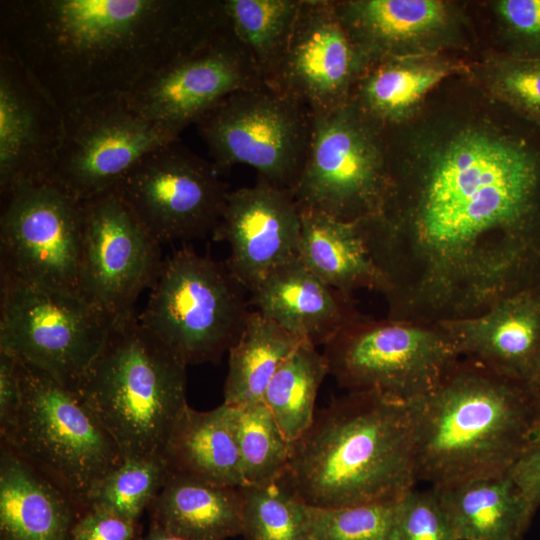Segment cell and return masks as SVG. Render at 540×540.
Wrapping results in <instances>:
<instances>
[{"label": "cell", "instance_id": "obj_35", "mask_svg": "<svg viewBox=\"0 0 540 540\" xmlns=\"http://www.w3.org/2000/svg\"><path fill=\"white\" fill-rule=\"evenodd\" d=\"M396 502L331 508L309 505L313 540H390Z\"/></svg>", "mask_w": 540, "mask_h": 540}, {"label": "cell", "instance_id": "obj_39", "mask_svg": "<svg viewBox=\"0 0 540 540\" xmlns=\"http://www.w3.org/2000/svg\"><path fill=\"white\" fill-rule=\"evenodd\" d=\"M69 540H143L138 522L111 512L85 508L77 519Z\"/></svg>", "mask_w": 540, "mask_h": 540}, {"label": "cell", "instance_id": "obj_36", "mask_svg": "<svg viewBox=\"0 0 540 540\" xmlns=\"http://www.w3.org/2000/svg\"><path fill=\"white\" fill-rule=\"evenodd\" d=\"M390 540H457L433 488L397 500Z\"/></svg>", "mask_w": 540, "mask_h": 540}, {"label": "cell", "instance_id": "obj_17", "mask_svg": "<svg viewBox=\"0 0 540 540\" xmlns=\"http://www.w3.org/2000/svg\"><path fill=\"white\" fill-rule=\"evenodd\" d=\"M265 82L231 28L123 96L138 115L176 134L228 95Z\"/></svg>", "mask_w": 540, "mask_h": 540}, {"label": "cell", "instance_id": "obj_40", "mask_svg": "<svg viewBox=\"0 0 540 540\" xmlns=\"http://www.w3.org/2000/svg\"><path fill=\"white\" fill-rule=\"evenodd\" d=\"M22 381L19 361L0 351V438L13 431L22 406Z\"/></svg>", "mask_w": 540, "mask_h": 540}, {"label": "cell", "instance_id": "obj_28", "mask_svg": "<svg viewBox=\"0 0 540 540\" xmlns=\"http://www.w3.org/2000/svg\"><path fill=\"white\" fill-rule=\"evenodd\" d=\"M453 66L433 60L391 56L369 64L352 93L353 102L385 129L397 126Z\"/></svg>", "mask_w": 540, "mask_h": 540}, {"label": "cell", "instance_id": "obj_16", "mask_svg": "<svg viewBox=\"0 0 540 540\" xmlns=\"http://www.w3.org/2000/svg\"><path fill=\"white\" fill-rule=\"evenodd\" d=\"M369 64L341 20L336 1L301 0L287 48L266 83L312 115L324 114L350 102Z\"/></svg>", "mask_w": 540, "mask_h": 540}, {"label": "cell", "instance_id": "obj_1", "mask_svg": "<svg viewBox=\"0 0 540 540\" xmlns=\"http://www.w3.org/2000/svg\"><path fill=\"white\" fill-rule=\"evenodd\" d=\"M381 211L357 221L387 317L479 315L540 286V129L466 127L416 163L389 156Z\"/></svg>", "mask_w": 540, "mask_h": 540}, {"label": "cell", "instance_id": "obj_41", "mask_svg": "<svg viewBox=\"0 0 540 540\" xmlns=\"http://www.w3.org/2000/svg\"><path fill=\"white\" fill-rule=\"evenodd\" d=\"M509 474L528 503L540 506V431L515 461Z\"/></svg>", "mask_w": 540, "mask_h": 540}, {"label": "cell", "instance_id": "obj_3", "mask_svg": "<svg viewBox=\"0 0 540 540\" xmlns=\"http://www.w3.org/2000/svg\"><path fill=\"white\" fill-rule=\"evenodd\" d=\"M279 481L315 507L397 501L417 483L411 405L373 391L333 399L291 442Z\"/></svg>", "mask_w": 540, "mask_h": 540}, {"label": "cell", "instance_id": "obj_5", "mask_svg": "<svg viewBox=\"0 0 540 540\" xmlns=\"http://www.w3.org/2000/svg\"><path fill=\"white\" fill-rule=\"evenodd\" d=\"M187 365L135 313L114 319L75 392L124 460L162 455L186 399Z\"/></svg>", "mask_w": 540, "mask_h": 540}, {"label": "cell", "instance_id": "obj_6", "mask_svg": "<svg viewBox=\"0 0 540 540\" xmlns=\"http://www.w3.org/2000/svg\"><path fill=\"white\" fill-rule=\"evenodd\" d=\"M245 291L225 262L183 245L163 260L138 319L187 366L216 363L245 327Z\"/></svg>", "mask_w": 540, "mask_h": 540}, {"label": "cell", "instance_id": "obj_11", "mask_svg": "<svg viewBox=\"0 0 540 540\" xmlns=\"http://www.w3.org/2000/svg\"><path fill=\"white\" fill-rule=\"evenodd\" d=\"M195 125L219 170L245 164L291 192L306 160L313 115L263 82L228 95Z\"/></svg>", "mask_w": 540, "mask_h": 540}, {"label": "cell", "instance_id": "obj_12", "mask_svg": "<svg viewBox=\"0 0 540 540\" xmlns=\"http://www.w3.org/2000/svg\"><path fill=\"white\" fill-rule=\"evenodd\" d=\"M220 170L179 140L140 158L114 188L160 243L212 235L229 193Z\"/></svg>", "mask_w": 540, "mask_h": 540}, {"label": "cell", "instance_id": "obj_29", "mask_svg": "<svg viewBox=\"0 0 540 540\" xmlns=\"http://www.w3.org/2000/svg\"><path fill=\"white\" fill-rule=\"evenodd\" d=\"M300 342L278 324L251 310L240 337L228 351L223 403L243 408L263 402L276 371Z\"/></svg>", "mask_w": 540, "mask_h": 540}, {"label": "cell", "instance_id": "obj_13", "mask_svg": "<svg viewBox=\"0 0 540 540\" xmlns=\"http://www.w3.org/2000/svg\"><path fill=\"white\" fill-rule=\"evenodd\" d=\"M1 196V276L79 294L83 203L50 181Z\"/></svg>", "mask_w": 540, "mask_h": 540}, {"label": "cell", "instance_id": "obj_27", "mask_svg": "<svg viewBox=\"0 0 540 540\" xmlns=\"http://www.w3.org/2000/svg\"><path fill=\"white\" fill-rule=\"evenodd\" d=\"M336 5L370 63L405 55L413 41L437 32L448 19L446 5L435 0H349Z\"/></svg>", "mask_w": 540, "mask_h": 540}, {"label": "cell", "instance_id": "obj_42", "mask_svg": "<svg viewBox=\"0 0 540 540\" xmlns=\"http://www.w3.org/2000/svg\"><path fill=\"white\" fill-rule=\"evenodd\" d=\"M143 540H185L178 536H175L155 523L150 524L147 534L143 537Z\"/></svg>", "mask_w": 540, "mask_h": 540}, {"label": "cell", "instance_id": "obj_9", "mask_svg": "<svg viewBox=\"0 0 540 540\" xmlns=\"http://www.w3.org/2000/svg\"><path fill=\"white\" fill-rule=\"evenodd\" d=\"M390 183L386 129L353 102L313 115L292 196L300 209L354 222L378 214Z\"/></svg>", "mask_w": 540, "mask_h": 540}, {"label": "cell", "instance_id": "obj_20", "mask_svg": "<svg viewBox=\"0 0 540 540\" xmlns=\"http://www.w3.org/2000/svg\"><path fill=\"white\" fill-rule=\"evenodd\" d=\"M440 323L461 357L538 388L540 286L507 296L479 315Z\"/></svg>", "mask_w": 540, "mask_h": 540}, {"label": "cell", "instance_id": "obj_34", "mask_svg": "<svg viewBox=\"0 0 540 540\" xmlns=\"http://www.w3.org/2000/svg\"><path fill=\"white\" fill-rule=\"evenodd\" d=\"M238 409V444L244 485L279 481L288 467L291 442L263 402Z\"/></svg>", "mask_w": 540, "mask_h": 540}, {"label": "cell", "instance_id": "obj_8", "mask_svg": "<svg viewBox=\"0 0 540 540\" xmlns=\"http://www.w3.org/2000/svg\"><path fill=\"white\" fill-rule=\"evenodd\" d=\"M329 375L348 392H379L413 404L461 358L440 322L363 315L324 346Z\"/></svg>", "mask_w": 540, "mask_h": 540}, {"label": "cell", "instance_id": "obj_21", "mask_svg": "<svg viewBox=\"0 0 540 540\" xmlns=\"http://www.w3.org/2000/svg\"><path fill=\"white\" fill-rule=\"evenodd\" d=\"M249 294L253 310L315 346L364 315L353 296L327 285L299 257L275 268Z\"/></svg>", "mask_w": 540, "mask_h": 540}, {"label": "cell", "instance_id": "obj_30", "mask_svg": "<svg viewBox=\"0 0 540 540\" xmlns=\"http://www.w3.org/2000/svg\"><path fill=\"white\" fill-rule=\"evenodd\" d=\"M327 375L329 368L323 352L302 341L270 381L263 403L289 442L296 441L311 426L316 397Z\"/></svg>", "mask_w": 540, "mask_h": 540}, {"label": "cell", "instance_id": "obj_43", "mask_svg": "<svg viewBox=\"0 0 540 540\" xmlns=\"http://www.w3.org/2000/svg\"><path fill=\"white\" fill-rule=\"evenodd\" d=\"M538 390H539V392H540V382H539V385H538Z\"/></svg>", "mask_w": 540, "mask_h": 540}, {"label": "cell", "instance_id": "obj_38", "mask_svg": "<svg viewBox=\"0 0 540 540\" xmlns=\"http://www.w3.org/2000/svg\"><path fill=\"white\" fill-rule=\"evenodd\" d=\"M496 12L519 58L540 59V0H501Z\"/></svg>", "mask_w": 540, "mask_h": 540}, {"label": "cell", "instance_id": "obj_22", "mask_svg": "<svg viewBox=\"0 0 540 540\" xmlns=\"http://www.w3.org/2000/svg\"><path fill=\"white\" fill-rule=\"evenodd\" d=\"M85 508L5 443H0V540H69Z\"/></svg>", "mask_w": 540, "mask_h": 540}, {"label": "cell", "instance_id": "obj_26", "mask_svg": "<svg viewBox=\"0 0 540 540\" xmlns=\"http://www.w3.org/2000/svg\"><path fill=\"white\" fill-rule=\"evenodd\" d=\"M300 212L299 258L317 277L349 296L357 290L383 292V278L357 221H343L312 210Z\"/></svg>", "mask_w": 540, "mask_h": 540}, {"label": "cell", "instance_id": "obj_31", "mask_svg": "<svg viewBox=\"0 0 540 540\" xmlns=\"http://www.w3.org/2000/svg\"><path fill=\"white\" fill-rule=\"evenodd\" d=\"M229 26L267 82L287 48L301 0H223Z\"/></svg>", "mask_w": 540, "mask_h": 540}, {"label": "cell", "instance_id": "obj_14", "mask_svg": "<svg viewBox=\"0 0 540 540\" xmlns=\"http://www.w3.org/2000/svg\"><path fill=\"white\" fill-rule=\"evenodd\" d=\"M63 112V141L49 181L80 202L113 191L145 154L179 140L134 112L123 96L81 101Z\"/></svg>", "mask_w": 540, "mask_h": 540}, {"label": "cell", "instance_id": "obj_32", "mask_svg": "<svg viewBox=\"0 0 540 540\" xmlns=\"http://www.w3.org/2000/svg\"><path fill=\"white\" fill-rule=\"evenodd\" d=\"M245 540H313L309 505L281 481L240 487Z\"/></svg>", "mask_w": 540, "mask_h": 540}, {"label": "cell", "instance_id": "obj_24", "mask_svg": "<svg viewBox=\"0 0 540 540\" xmlns=\"http://www.w3.org/2000/svg\"><path fill=\"white\" fill-rule=\"evenodd\" d=\"M433 489L457 540H522L536 512L509 472Z\"/></svg>", "mask_w": 540, "mask_h": 540}, {"label": "cell", "instance_id": "obj_25", "mask_svg": "<svg viewBox=\"0 0 540 540\" xmlns=\"http://www.w3.org/2000/svg\"><path fill=\"white\" fill-rule=\"evenodd\" d=\"M148 510L152 523L185 540H227L242 535L240 487L169 473Z\"/></svg>", "mask_w": 540, "mask_h": 540}, {"label": "cell", "instance_id": "obj_33", "mask_svg": "<svg viewBox=\"0 0 540 540\" xmlns=\"http://www.w3.org/2000/svg\"><path fill=\"white\" fill-rule=\"evenodd\" d=\"M168 476L162 455L125 459L91 488L84 508L105 510L139 523Z\"/></svg>", "mask_w": 540, "mask_h": 540}, {"label": "cell", "instance_id": "obj_7", "mask_svg": "<svg viewBox=\"0 0 540 540\" xmlns=\"http://www.w3.org/2000/svg\"><path fill=\"white\" fill-rule=\"evenodd\" d=\"M19 361V360H18ZM22 406L5 443L84 507L91 488L124 458L78 394L19 361Z\"/></svg>", "mask_w": 540, "mask_h": 540}, {"label": "cell", "instance_id": "obj_37", "mask_svg": "<svg viewBox=\"0 0 540 540\" xmlns=\"http://www.w3.org/2000/svg\"><path fill=\"white\" fill-rule=\"evenodd\" d=\"M496 93L518 116L540 129V59L510 56L496 66Z\"/></svg>", "mask_w": 540, "mask_h": 540}, {"label": "cell", "instance_id": "obj_19", "mask_svg": "<svg viewBox=\"0 0 540 540\" xmlns=\"http://www.w3.org/2000/svg\"><path fill=\"white\" fill-rule=\"evenodd\" d=\"M300 231L292 193L258 177L254 185L229 191L211 236L229 245L225 263L251 292L275 268L299 257Z\"/></svg>", "mask_w": 540, "mask_h": 540}, {"label": "cell", "instance_id": "obj_2", "mask_svg": "<svg viewBox=\"0 0 540 540\" xmlns=\"http://www.w3.org/2000/svg\"><path fill=\"white\" fill-rule=\"evenodd\" d=\"M229 28L223 0L0 1V45L62 110L125 96Z\"/></svg>", "mask_w": 540, "mask_h": 540}, {"label": "cell", "instance_id": "obj_23", "mask_svg": "<svg viewBox=\"0 0 540 540\" xmlns=\"http://www.w3.org/2000/svg\"><path fill=\"white\" fill-rule=\"evenodd\" d=\"M239 409L225 403L197 411L187 403L179 412L162 456L170 474L231 486H244L239 444Z\"/></svg>", "mask_w": 540, "mask_h": 540}, {"label": "cell", "instance_id": "obj_4", "mask_svg": "<svg viewBox=\"0 0 540 540\" xmlns=\"http://www.w3.org/2000/svg\"><path fill=\"white\" fill-rule=\"evenodd\" d=\"M410 405L416 479L432 488L509 472L540 431L537 387L464 357Z\"/></svg>", "mask_w": 540, "mask_h": 540}, {"label": "cell", "instance_id": "obj_10", "mask_svg": "<svg viewBox=\"0 0 540 540\" xmlns=\"http://www.w3.org/2000/svg\"><path fill=\"white\" fill-rule=\"evenodd\" d=\"M114 319L73 292L1 276L0 351L75 390Z\"/></svg>", "mask_w": 540, "mask_h": 540}, {"label": "cell", "instance_id": "obj_15", "mask_svg": "<svg viewBox=\"0 0 540 540\" xmlns=\"http://www.w3.org/2000/svg\"><path fill=\"white\" fill-rule=\"evenodd\" d=\"M82 203L79 294L112 319L133 314L160 272L161 244L116 192Z\"/></svg>", "mask_w": 540, "mask_h": 540}, {"label": "cell", "instance_id": "obj_18", "mask_svg": "<svg viewBox=\"0 0 540 540\" xmlns=\"http://www.w3.org/2000/svg\"><path fill=\"white\" fill-rule=\"evenodd\" d=\"M64 136V112L35 76L0 45V191L49 181Z\"/></svg>", "mask_w": 540, "mask_h": 540}]
</instances>
